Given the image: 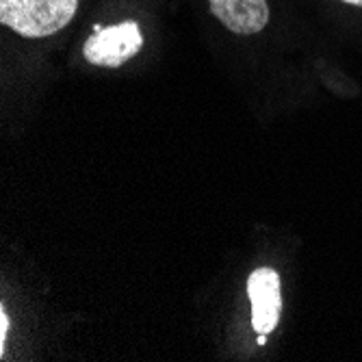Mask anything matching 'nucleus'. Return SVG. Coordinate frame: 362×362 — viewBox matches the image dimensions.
I'll return each instance as SVG.
<instances>
[{
  "label": "nucleus",
  "instance_id": "nucleus-1",
  "mask_svg": "<svg viewBox=\"0 0 362 362\" xmlns=\"http://www.w3.org/2000/svg\"><path fill=\"white\" fill-rule=\"evenodd\" d=\"M76 9L78 0H0V22L37 40L68 26Z\"/></svg>",
  "mask_w": 362,
  "mask_h": 362
},
{
  "label": "nucleus",
  "instance_id": "nucleus-2",
  "mask_svg": "<svg viewBox=\"0 0 362 362\" xmlns=\"http://www.w3.org/2000/svg\"><path fill=\"white\" fill-rule=\"evenodd\" d=\"M144 46L141 30L135 22H124L117 26L100 28L87 40L83 54L93 65L105 68H119L122 63L133 59Z\"/></svg>",
  "mask_w": 362,
  "mask_h": 362
},
{
  "label": "nucleus",
  "instance_id": "nucleus-3",
  "mask_svg": "<svg viewBox=\"0 0 362 362\" xmlns=\"http://www.w3.org/2000/svg\"><path fill=\"white\" fill-rule=\"evenodd\" d=\"M247 295L252 302V325L258 334H269L278 325L282 313L280 276L274 269H256L247 280Z\"/></svg>",
  "mask_w": 362,
  "mask_h": 362
},
{
  "label": "nucleus",
  "instance_id": "nucleus-4",
  "mask_svg": "<svg viewBox=\"0 0 362 362\" xmlns=\"http://www.w3.org/2000/svg\"><path fill=\"white\" fill-rule=\"evenodd\" d=\"M211 13L233 33L254 35L269 22L267 0H209Z\"/></svg>",
  "mask_w": 362,
  "mask_h": 362
},
{
  "label": "nucleus",
  "instance_id": "nucleus-5",
  "mask_svg": "<svg viewBox=\"0 0 362 362\" xmlns=\"http://www.w3.org/2000/svg\"><path fill=\"white\" fill-rule=\"evenodd\" d=\"M7 330H9V319H7V313L3 308V310H0V351H5Z\"/></svg>",
  "mask_w": 362,
  "mask_h": 362
},
{
  "label": "nucleus",
  "instance_id": "nucleus-6",
  "mask_svg": "<svg viewBox=\"0 0 362 362\" xmlns=\"http://www.w3.org/2000/svg\"><path fill=\"white\" fill-rule=\"evenodd\" d=\"M343 3H349V5H362V0H343Z\"/></svg>",
  "mask_w": 362,
  "mask_h": 362
}]
</instances>
